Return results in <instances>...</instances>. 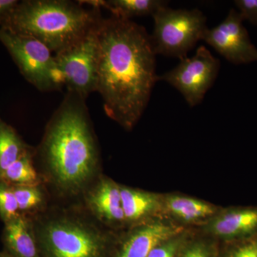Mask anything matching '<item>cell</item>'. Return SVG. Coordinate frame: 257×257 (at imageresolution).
<instances>
[{"label": "cell", "instance_id": "obj_18", "mask_svg": "<svg viewBox=\"0 0 257 257\" xmlns=\"http://www.w3.org/2000/svg\"><path fill=\"white\" fill-rule=\"evenodd\" d=\"M220 243L193 229L177 257H219Z\"/></svg>", "mask_w": 257, "mask_h": 257}, {"label": "cell", "instance_id": "obj_26", "mask_svg": "<svg viewBox=\"0 0 257 257\" xmlns=\"http://www.w3.org/2000/svg\"><path fill=\"white\" fill-rule=\"evenodd\" d=\"M0 257H11L10 256L9 254H8V253L5 252V251H2V252H0Z\"/></svg>", "mask_w": 257, "mask_h": 257}, {"label": "cell", "instance_id": "obj_10", "mask_svg": "<svg viewBox=\"0 0 257 257\" xmlns=\"http://www.w3.org/2000/svg\"><path fill=\"white\" fill-rule=\"evenodd\" d=\"M196 229L219 243L252 237L257 234V206L222 207L209 222Z\"/></svg>", "mask_w": 257, "mask_h": 257}, {"label": "cell", "instance_id": "obj_7", "mask_svg": "<svg viewBox=\"0 0 257 257\" xmlns=\"http://www.w3.org/2000/svg\"><path fill=\"white\" fill-rule=\"evenodd\" d=\"M98 25L75 45L55 55L67 92L84 99L96 89Z\"/></svg>", "mask_w": 257, "mask_h": 257}, {"label": "cell", "instance_id": "obj_20", "mask_svg": "<svg viewBox=\"0 0 257 257\" xmlns=\"http://www.w3.org/2000/svg\"><path fill=\"white\" fill-rule=\"evenodd\" d=\"M21 216L13 186L0 181V218L5 224Z\"/></svg>", "mask_w": 257, "mask_h": 257}, {"label": "cell", "instance_id": "obj_19", "mask_svg": "<svg viewBox=\"0 0 257 257\" xmlns=\"http://www.w3.org/2000/svg\"><path fill=\"white\" fill-rule=\"evenodd\" d=\"M0 181H4L12 186L37 185L38 179L31 152H27L10 166Z\"/></svg>", "mask_w": 257, "mask_h": 257}, {"label": "cell", "instance_id": "obj_17", "mask_svg": "<svg viewBox=\"0 0 257 257\" xmlns=\"http://www.w3.org/2000/svg\"><path fill=\"white\" fill-rule=\"evenodd\" d=\"M29 151L16 130L0 116V179L10 166Z\"/></svg>", "mask_w": 257, "mask_h": 257}, {"label": "cell", "instance_id": "obj_1", "mask_svg": "<svg viewBox=\"0 0 257 257\" xmlns=\"http://www.w3.org/2000/svg\"><path fill=\"white\" fill-rule=\"evenodd\" d=\"M97 37L96 92L102 98L106 115L131 131L158 82L151 36L141 25L111 15L101 19Z\"/></svg>", "mask_w": 257, "mask_h": 257}, {"label": "cell", "instance_id": "obj_9", "mask_svg": "<svg viewBox=\"0 0 257 257\" xmlns=\"http://www.w3.org/2000/svg\"><path fill=\"white\" fill-rule=\"evenodd\" d=\"M243 18L236 10H230L226 18L215 28H208L202 40L226 60L235 64L257 61V48L250 40Z\"/></svg>", "mask_w": 257, "mask_h": 257}, {"label": "cell", "instance_id": "obj_22", "mask_svg": "<svg viewBox=\"0 0 257 257\" xmlns=\"http://www.w3.org/2000/svg\"><path fill=\"white\" fill-rule=\"evenodd\" d=\"M219 257H257V234L246 239L220 243Z\"/></svg>", "mask_w": 257, "mask_h": 257}, {"label": "cell", "instance_id": "obj_8", "mask_svg": "<svg viewBox=\"0 0 257 257\" xmlns=\"http://www.w3.org/2000/svg\"><path fill=\"white\" fill-rule=\"evenodd\" d=\"M219 68V60L202 45L193 57L182 59L175 68L158 76V81H165L176 88L192 107L202 102L215 82Z\"/></svg>", "mask_w": 257, "mask_h": 257}, {"label": "cell", "instance_id": "obj_13", "mask_svg": "<svg viewBox=\"0 0 257 257\" xmlns=\"http://www.w3.org/2000/svg\"><path fill=\"white\" fill-rule=\"evenodd\" d=\"M126 229L162 219V193L121 185Z\"/></svg>", "mask_w": 257, "mask_h": 257}, {"label": "cell", "instance_id": "obj_4", "mask_svg": "<svg viewBox=\"0 0 257 257\" xmlns=\"http://www.w3.org/2000/svg\"><path fill=\"white\" fill-rule=\"evenodd\" d=\"M152 17L154 31L150 36L155 54L180 60L187 57L208 29L207 18L198 9L174 10L165 6Z\"/></svg>", "mask_w": 257, "mask_h": 257}, {"label": "cell", "instance_id": "obj_15", "mask_svg": "<svg viewBox=\"0 0 257 257\" xmlns=\"http://www.w3.org/2000/svg\"><path fill=\"white\" fill-rule=\"evenodd\" d=\"M3 240L11 257H40L33 226L25 215L5 224Z\"/></svg>", "mask_w": 257, "mask_h": 257}, {"label": "cell", "instance_id": "obj_2", "mask_svg": "<svg viewBox=\"0 0 257 257\" xmlns=\"http://www.w3.org/2000/svg\"><path fill=\"white\" fill-rule=\"evenodd\" d=\"M86 99L67 92L47 125L41 146L42 157L61 187L80 188L99 162Z\"/></svg>", "mask_w": 257, "mask_h": 257}, {"label": "cell", "instance_id": "obj_6", "mask_svg": "<svg viewBox=\"0 0 257 257\" xmlns=\"http://www.w3.org/2000/svg\"><path fill=\"white\" fill-rule=\"evenodd\" d=\"M113 240L67 220L48 223L41 232L47 257H109Z\"/></svg>", "mask_w": 257, "mask_h": 257}, {"label": "cell", "instance_id": "obj_5", "mask_svg": "<svg viewBox=\"0 0 257 257\" xmlns=\"http://www.w3.org/2000/svg\"><path fill=\"white\" fill-rule=\"evenodd\" d=\"M0 42L6 47L25 79L42 92L60 90L63 79L52 52L27 35L0 28Z\"/></svg>", "mask_w": 257, "mask_h": 257}, {"label": "cell", "instance_id": "obj_16", "mask_svg": "<svg viewBox=\"0 0 257 257\" xmlns=\"http://www.w3.org/2000/svg\"><path fill=\"white\" fill-rule=\"evenodd\" d=\"M79 3L92 8H105L113 16L125 20L153 15L160 8L167 5V2L162 0H88Z\"/></svg>", "mask_w": 257, "mask_h": 257}, {"label": "cell", "instance_id": "obj_25", "mask_svg": "<svg viewBox=\"0 0 257 257\" xmlns=\"http://www.w3.org/2000/svg\"><path fill=\"white\" fill-rule=\"evenodd\" d=\"M18 3V0H0V28L9 18Z\"/></svg>", "mask_w": 257, "mask_h": 257}, {"label": "cell", "instance_id": "obj_14", "mask_svg": "<svg viewBox=\"0 0 257 257\" xmlns=\"http://www.w3.org/2000/svg\"><path fill=\"white\" fill-rule=\"evenodd\" d=\"M89 204L101 221L114 229H126L120 184L101 178L89 195Z\"/></svg>", "mask_w": 257, "mask_h": 257}, {"label": "cell", "instance_id": "obj_21", "mask_svg": "<svg viewBox=\"0 0 257 257\" xmlns=\"http://www.w3.org/2000/svg\"><path fill=\"white\" fill-rule=\"evenodd\" d=\"M20 214L37 209L42 202V194L37 185L13 186Z\"/></svg>", "mask_w": 257, "mask_h": 257}, {"label": "cell", "instance_id": "obj_3", "mask_svg": "<svg viewBox=\"0 0 257 257\" xmlns=\"http://www.w3.org/2000/svg\"><path fill=\"white\" fill-rule=\"evenodd\" d=\"M100 8L83 7L79 1H19L1 28L36 39L55 54L82 40L102 19Z\"/></svg>", "mask_w": 257, "mask_h": 257}, {"label": "cell", "instance_id": "obj_23", "mask_svg": "<svg viewBox=\"0 0 257 257\" xmlns=\"http://www.w3.org/2000/svg\"><path fill=\"white\" fill-rule=\"evenodd\" d=\"M192 229H184L157 244L147 257H177Z\"/></svg>", "mask_w": 257, "mask_h": 257}, {"label": "cell", "instance_id": "obj_12", "mask_svg": "<svg viewBox=\"0 0 257 257\" xmlns=\"http://www.w3.org/2000/svg\"><path fill=\"white\" fill-rule=\"evenodd\" d=\"M221 207L183 193H162V219L181 229H197L204 226Z\"/></svg>", "mask_w": 257, "mask_h": 257}, {"label": "cell", "instance_id": "obj_11", "mask_svg": "<svg viewBox=\"0 0 257 257\" xmlns=\"http://www.w3.org/2000/svg\"><path fill=\"white\" fill-rule=\"evenodd\" d=\"M183 230L163 219L128 228L114 241L109 257H147L161 241Z\"/></svg>", "mask_w": 257, "mask_h": 257}, {"label": "cell", "instance_id": "obj_24", "mask_svg": "<svg viewBox=\"0 0 257 257\" xmlns=\"http://www.w3.org/2000/svg\"><path fill=\"white\" fill-rule=\"evenodd\" d=\"M234 4L243 20L257 27V0H236Z\"/></svg>", "mask_w": 257, "mask_h": 257}]
</instances>
